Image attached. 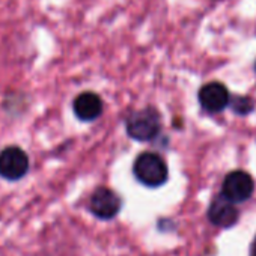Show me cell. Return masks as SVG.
I'll list each match as a JSON object with an SVG mask.
<instances>
[{
    "label": "cell",
    "instance_id": "8",
    "mask_svg": "<svg viewBox=\"0 0 256 256\" xmlns=\"http://www.w3.org/2000/svg\"><path fill=\"white\" fill-rule=\"evenodd\" d=\"M238 210L235 208L234 202L226 199L223 194L220 198H216L208 210V217L211 223H214L218 228H230L238 222Z\"/></svg>",
    "mask_w": 256,
    "mask_h": 256
},
{
    "label": "cell",
    "instance_id": "9",
    "mask_svg": "<svg viewBox=\"0 0 256 256\" xmlns=\"http://www.w3.org/2000/svg\"><path fill=\"white\" fill-rule=\"evenodd\" d=\"M230 108L236 114H248L253 110V101L247 96H230Z\"/></svg>",
    "mask_w": 256,
    "mask_h": 256
},
{
    "label": "cell",
    "instance_id": "3",
    "mask_svg": "<svg viewBox=\"0 0 256 256\" xmlns=\"http://www.w3.org/2000/svg\"><path fill=\"white\" fill-rule=\"evenodd\" d=\"M29 169L30 160L23 148L10 145L0 151V178L11 182L20 181L28 175Z\"/></svg>",
    "mask_w": 256,
    "mask_h": 256
},
{
    "label": "cell",
    "instance_id": "6",
    "mask_svg": "<svg viewBox=\"0 0 256 256\" xmlns=\"http://www.w3.org/2000/svg\"><path fill=\"white\" fill-rule=\"evenodd\" d=\"M199 102L204 110L210 113H218V112H223L229 106L230 95L223 83L211 82L200 88Z\"/></svg>",
    "mask_w": 256,
    "mask_h": 256
},
{
    "label": "cell",
    "instance_id": "5",
    "mask_svg": "<svg viewBox=\"0 0 256 256\" xmlns=\"http://www.w3.org/2000/svg\"><path fill=\"white\" fill-rule=\"evenodd\" d=\"M120 198L110 188L107 187H100L96 188L89 200V210L90 212L101 218V220H110L113 218L119 210H120Z\"/></svg>",
    "mask_w": 256,
    "mask_h": 256
},
{
    "label": "cell",
    "instance_id": "10",
    "mask_svg": "<svg viewBox=\"0 0 256 256\" xmlns=\"http://www.w3.org/2000/svg\"><path fill=\"white\" fill-rule=\"evenodd\" d=\"M252 256H256V246L253 247V252H252Z\"/></svg>",
    "mask_w": 256,
    "mask_h": 256
},
{
    "label": "cell",
    "instance_id": "1",
    "mask_svg": "<svg viewBox=\"0 0 256 256\" xmlns=\"http://www.w3.org/2000/svg\"><path fill=\"white\" fill-rule=\"evenodd\" d=\"M133 172L139 182L151 188L163 186L169 178V169L166 162L154 152L140 154L134 162Z\"/></svg>",
    "mask_w": 256,
    "mask_h": 256
},
{
    "label": "cell",
    "instance_id": "11",
    "mask_svg": "<svg viewBox=\"0 0 256 256\" xmlns=\"http://www.w3.org/2000/svg\"><path fill=\"white\" fill-rule=\"evenodd\" d=\"M254 70H256V65H254Z\"/></svg>",
    "mask_w": 256,
    "mask_h": 256
},
{
    "label": "cell",
    "instance_id": "7",
    "mask_svg": "<svg viewBox=\"0 0 256 256\" xmlns=\"http://www.w3.org/2000/svg\"><path fill=\"white\" fill-rule=\"evenodd\" d=\"M72 110L77 119L83 122H92L102 113V100L95 92H82L76 96Z\"/></svg>",
    "mask_w": 256,
    "mask_h": 256
},
{
    "label": "cell",
    "instance_id": "2",
    "mask_svg": "<svg viewBox=\"0 0 256 256\" xmlns=\"http://www.w3.org/2000/svg\"><path fill=\"white\" fill-rule=\"evenodd\" d=\"M126 133L138 142H148L160 132V114L154 108H144L132 113L126 119Z\"/></svg>",
    "mask_w": 256,
    "mask_h": 256
},
{
    "label": "cell",
    "instance_id": "4",
    "mask_svg": "<svg viewBox=\"0 0 256 256\" xmlns=\"http://www.w3.org/2000/svg\"><path fill=\"white\" fill-rule=\"evenodd\" d=\"M254 182L252 176L244 170H234L226 175L223 181L222 194L234 204L247 200L253 194Z\"/></svg>",
    "mask_w": 256,
    "mask_h": 256
}]
</instances>
